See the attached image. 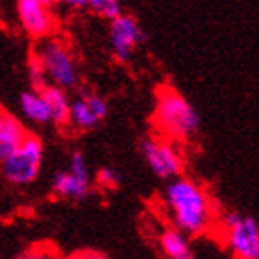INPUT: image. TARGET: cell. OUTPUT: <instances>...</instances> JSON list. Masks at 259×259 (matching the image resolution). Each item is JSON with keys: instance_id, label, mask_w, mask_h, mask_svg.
Segmentation results:
<instances>
[{"instance_id": "6da1fadb", "label": "cell", "mask_w": 259, "mask_h": 259, "mask_svg": "<svg viewBox=\"0 0 259 259\" xmlns=\"http://www.w3.org/2000/svg\"><path fill=\"white\" fill-rule=\"evenodd\" d=\"M163 204L167 207L172 226L187 237H202L215 230V207L204 185L185 176L167 182L163 193Z\"/></svg>"}, {"instance_id": "7a4b0ae2", "label": "cell", "mask_w": 259, "mask_h": 259, "mask_svg": "<svg viewBox=\"0 0 259 259\" xmlns=\"http://www.w3.org/2000/svg\"><path fill=\"white\" fill-rule=\"evenodd\" d=\"M152 122L157 130V135L176 143L193 139L200 128V117L196 109L182 93L168 83L157 87Z\"/></svg>"}, {"instance_id": "3957f363", "label": "cell", "mask_w": 259, "mask_h": 259, "mask_svg": "<svg viewBox=\"0 0 259 259\" xmlns=\"http://www.w3.org/2000/svg\"><path fill=\"white\" fill-rule=\"evenodd\" d=\"M32 54L37 58L39 65L43 67L47 81L50 85L61 87L65 91H70L80 83V70L78 63L69 49V45L63 39L54 35L39 39L37 47L32 50Z\"/></svg>"}, {"instance_id": "277c9868", "label": "cell", "mask_w": 259, "mask_h": 259, "mask_svg": "<svg viewBox=\"0 0 259 259\" xmlns=\"http://www.w3.org/2000/svg\"><path fill=\"white\" fill-rule=\"evenodd\" d=\"M215 230L224 235L232 259H259V224L254 217L226 211L217 217Z\"/></svg>"}, {"instance_id": "5b68a950", "label": "cell", "mask_w": 259, "mask_h": 259, "mask_svg": "<svg viewBox=\"0 0 259 259\" xmlns=\"http://www.w3.org/2000/svg\"><path fill=\"white\" fill-rule=\"evenodd\" d=\"M41 165H43V141L33 134H26L21 145L0 163L2 174L13 185H28L35 182Z\"/></svg>"}, {"instance_id": "8992f818", "label": "cell", "mask_w": 259, "mask_h": 259, "mask_svg": "<svg viewBox=\"0 0 259 259\" xmlns=\"http://www.w3.org/2000/svg\"><path fill=\"white\" fill-rule=\"evenodd\" d=\"M180 143L170 141L161 135H146L139 143V150L152 174L159 180L178 178L184 172V154L180 150Z\"/></svg>"}, {"instance_id": "52a82bcc", "label": "cell", "mask_w": 259, "mask_h": 259, "mask_svg": "<svg viewBox=\"0 0 259 259\" xmlns=\"http://www.w3.org/2000/svg\"><path fill=\"white\" fill-rule=\"evenodd\" d=\"M52 193L65 200H81L91 193V172L85 156L80 150L70 154L67 170H58L54 174Z\"/></svg>"}, {"instance_id": "ba28073f", "label": "cell", "mask_w": 259, "mask_h": 259, "mask_svg": "<svg viewBox=\"0 0 259 259\" xmlns=\"http://www.w3.org/2000/svg\"><path fill=\"white\" fill-rule=\"evenodd\" d=\"M109 22H111L109 24L111 52L119 63H128L135 49L145 41V32H143L139 21L128 13H120L119 17L111 19Z\"/></svg>"}, {"instance_id": "9c48e42d", "label": "cell", "mask_w": 259, "mask_h": 259, "mask_svg": "<svg viewBox=\"0 0 259 259\" xmlns=\"http://www.w3.org/2000/svg\"><path fill=\"white\" fill-rule=\"evenodd\" d=\"M109 111L108 100L93 91H83L70 100L69 108V124L76 132H89L97 128Z\"/></svg>"}, {"instance_id": "30bf717a", "label": "cell", "mask_w": 259, "mask_h": 259, "mask_svg": "<svg viewBox=\"0 0 259 259\" xmlns=\"http://www.w3.org/2000/svg\"><path fill=\"white\" fill-rule=\"evenodd\" d=\"M17 13L22 30L32 39H45L54 35L56 17L52 10L45 8L39 0H17Z\"/></svg>"}, {"instance_id": "8fae6325", "label": "cell", "mask_w": 259, "mask_h": 259, "mask_svg": "<svg viewBox=\"0 0 259 259\" xmlns=\"http://www.w3.org/2000/svg\"><path fill=\"white\" fill-rule=\"evenodd\" d=\"M26 128L15 115L0 108V163L21 145L26 137Z\"/></svg>"}, {"instance_id": "7c38bea8", "label": "cell", "mask_w": 259, "mask_h": 259, "mask_svg": "<svg viewBox=\"0 0 259 259\" xmlns=\"http://www.w3.org/2000/svg\"><path fill=\"white\" fill-rule=\"evenodd\" d=\"M157 244L165 259H196L191 248L189 237L174 226L161 230L157 237Z\"/></svg>"}, {"instance_id": "4fadbf2b", "label": "cell", "mask_w": 259, "mask_h": 259, "mask_svg": "<svg viewBox=\"0 0 259 259\" xmlns=\"http://www.w3.org/2000/svg\"><path fill=\"white\" fill-rule=\"evenodd\" d=\"M41 95H43L45 102L49 106L50 124H56L60 126V128L69 124V108H70L69 91L49 83L47 87L41 89Z\"/></svg>"}, {"instance_id": "5bb4252c", "label": "cell", "mask_w": 259, "mask_h": 259, "mask_svg": "<svg viewBox=\"0 0 259 259\" xmlns=\"http://www.w3.org/2000/svg\"><path fill=\"white\" fill-rule=\"evenodd\" d=\"M21 111L30 122L33 124H49L50 122V113L49 106L45 102L41 91L30 89L21 95Z\"/></svg>"}, {"instance_id": "9a60e30c", "label": "cell", "mask_w": 259, "mask_h": 259, "mask_svg": "<svg viewBox=\"0 0 259 259\" xmlns=\"http://www.w3.org/2000/svg\"><path fill=\"white\" fill-rule=\"evenodd\" d=\"M87 10H91L95 15L102 17V19L111 21L122 13V6H120V0H89Z\"/></svg>"}, {"instance_id": "2e32d148", "label": "cell", "mask_w": 259, "mask_h": 259, "mask_svg": "<svg viewBox=\"0 0 259 259\" xmlns=\"http://www.w3.org/2000/svg\"><path fill=\"white\" fill-rule=\"evenodd\" d=\"M61 254L56 250L54 244L50 243H37L22 250L15 259H60Z\"/></svg>"}, {"instance_id": "e0dca14e", "label": "cell", "mask_w": 259, "mask_h": 259, "mask_svg": "<svg viewBox=\"0 0 259 259\" xmlns=\"http://www.w3.org/2000/svg\"><path fill=\"white\" fill-rule=\"evenodd\" d=\"M26 69H28V80H30V85H32V89H35V91H41L43 87L49 85L43 67L39 65L37 58H35L33 54H30V58H28Z\"/></svg>"}, {"instance_id": "ac0fdd59", "label": "cell", "mask_w": 259, "mask_h": 259, "mask_svg": "<svg viewBox=\"0 0 259 259\" xmlns=\"http://www.w3.org/2000/svg\"><path fill=\"white\" fill-rule=\"evenodd\" d=\"M95 182H97L98 187H102L106 191H113L120 185V174L117 168L113 167H102L95 176Z\"/></svg>"}, {"instance_id": "d6986e66", "label": "cell", "mask_w": 259, "mask_h": 259, "mask_svg": "<svg viewBox=\"0 0 259 259\" xmlns=\"http://www.w3.org/2000/svg\"><path fill=\"white\" fill-rule=\"evenodd\" d=\"M60 259H97V252L91 250H78V252H70L67 255H61Z\"/></svg>"}, {"instance_id": "ffe728a7", "label": "cell", "mask_w": 259, "mask_h": 259, "mask_svg": "<svg viewBox=\"0 0 259 259\" xmlns=\"http://www.w3.org/2000/svg\"><path fill=\"white\" fill-rule=\"evenodd\" d=\"M87 2L89 0H60V4L67 6L70 10H83V8H87Z\"/></svg>"}, {"instance_id": "44dd1931", "label": "cell", "mask_w": 259, "mask_h": 259, "mask_svg": "<svg viewBox=\"0 0 259 259\" xmlns=\"http://www.w3.org/2000/svg\"><path fill=\"white\" fill-rule=\"evenodd\" d=\"M39 2H41V4H43L45 8H49V10H52L54 6L60 4V0H39Z\"/></svg>"}, {"instance_id": "7402d4cb", "label": "cell", "mask_w": 259, "mask_h": 259, "mask_svg": "<svg viewBox=\"0 0 259 259\" xmlns=\"http://www.w3.org/2000/svg\"><path fill=\"white\" fill-rule=\"evenodd\" d=\"M97 259H109L108 255H104V254H98L97 252Z\"/></svg>"}]
</instances>
